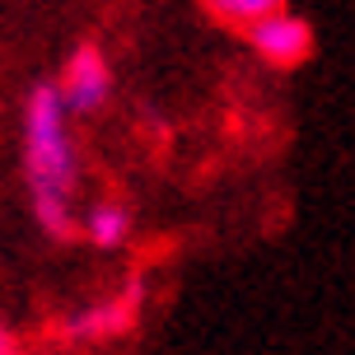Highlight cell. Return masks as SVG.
<instances>
[{"mask_svg":"<svg viewBox=\"0 0 355 355\" xmlns=\"http://www.w3.org/2000/svg\"><path fill=\"white\" fill-rule=\"evenodd\" d=\"M206 10H211L220 24H230V28H257L262 19H271V15H281L285 10V0H201Z\"/></svg>","mask_w":355,"mask_h":355,"instance_id":"5","label":"cell"},{"mask_svg":"<svg viewBox=\"0 0 355 355\" xmlns=\"http://www.w3.org/2000/svg\"><path fill=\"white\" fill-rule=\"evenodd\" d=\"M248 42L257 47V56H262V61H271V66L290 71V66H304V61H309V52H313V28H309L300 15L281 10V15L262 19V24L248 33Z\"/></svg>","mask_w":355,"mask_h":355,"instance_id":"2","label":"cell"},{"mask_svg":"<svg viewBox=\"0 0 355 355\" xmlns=\"http://www.w3.org/2000/svg\"><path fill=\"white\" fill-rule=\"evenodd\" d=\"M0 355H24V351H19V346H15V337L5 332V327H0Z\"/></svg>","mask_w":355,"mask_h":355,"instance_id":"8","label":"cell"},{"mask_svg":"<svg viewBox=\"0 0 355 355\" xmlns=\"http://www.w3.org/2000/svg\"><path fill=\"white\" fill-rule=\"evenodd\" d=\"M37 220L52 234H61V239L71 234V215H66V201L61 196H37Z\"/></svg>","mask_w":355,"mask_h":355,"instance_id":"7","label":"cell"},{"mask_svg":"<svg viewBox=\"0 0 355 355\" xmlns=\"http://www.w3.org/2000/svg\"><path fill=\"white\" fill-rule=\"evenodd\" d=\"M61 98H66L71 107H98L107 98V61H103V52H98L94 42H85V47L71 56Z\"/></svg>","mask_w":355,"mask_h":355,"instance_id":"3","label":"cell"},{"mask_svg":"<svg viewBox=\"0 0 355 355\" xmlns=\"http://www.w3.org/2000/svg\"><path fill=\"white\" fill-rule=\"evenodd\" d=\"M136 309H141V285H126V295L80 313V318H75V332H80V337H112V332H126V327L136 322Z\"/></svg>","mask_w":355,"mask_h":355,"instance_id":"4","label":"cell"},{"mask_svg":"<svg viewBox=\"0 0 355 355\" xmlns=\"http://www.w3.org/2000/svg\"><path fill=\"white\" fill-rule=\"evenodd\" d=\"M61 94L56 89H37L28 98V178H33L37 196H61L71 187L75 159H71V141H66V126H61Z\"/></svg>","mask_w":355,"mask_h":355,"instance_id":"1","label":"cell"},{"mask_svg":"<svg viewBox=\"0 0 355 355\" xmlns=\"http://www.w3.org/2000/svg\"><path fill=\"white\" fill-rule=\"evenodd\" d=\"M131 230V220H126L122 206H98V211L89 215V234H94V243L98 248H117Z\"/></svg>","mask_w":355,"mask_h":355,"instance_id":"6","label":"cell"}]
</instances>
